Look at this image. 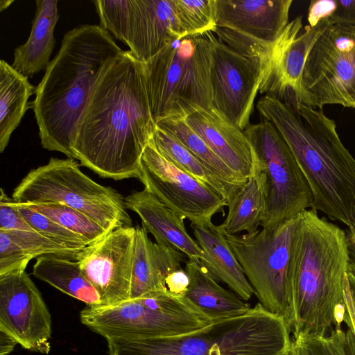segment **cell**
<instances>
[{
	"label": "cell",
	"mask_w": 355,
	"mask_h": 355,
	"mask_svg": "<svg viewBox=\"0 0 355 355\" xmlns=\"http://www.w3.org/2000/svg\"><path fill=\"white\" fill-rule=\"evenodd\" d=\"M184 120L237 178L245 182L254 171L256 157L244 130L214 108L198 109Z\"/></svg>",
	"instance_id": "d6986e66"
},
{
	"label": "cell",
	"mask_w": 355,
	"mask_h": 355,
	"mask_svg": "<svg viewBox=\"0 0 355 355\" xmlns=\"http://www.w3.org/2000/svg\"><path fill=\"white\" fill-rule=\"evenodd\" d=\"M329 22L355 26V0H335Z\"/></svg>",
	"instance_id": "74e56055"
},
{
	"label": "cell",
	"mask_w": 355,
	"mask_h": 355,
	"mask_svg": "<svg viewBox=\"0 0 355 355\" xmlns=\"http://www.w3.org/2000/svg\"><path fill=\"white\" fill-rule=\"evenodd\" d=\"M14 203L26 220L39 234L71 248L82 250L87 245L85 241L78 234L40 212L15 201Z\"/></svg>",
	"instance_id": "836d02e7"
},
{
	"label": "cell",
	"mask_w": 355,
	"mask_h": 355,
	"mask_svg": "<svg viewBox=\"0 0 355 355\" xmlns=\"http://www.w3.org/2000/svg\"><path fill=\"white\" fill-rule=\"evenodd\" d=\"M135 234V227H119L77 254L84 276L99 295V306L130 299Z\"/></svg>",
	"instance_id": "9a60e30c"
},
{
	"label": "cell",
	"mask_w": 355,
	"mask_h": 355,
	"mask_svg": "<svg viewBox=\"0 0 355 355\" xmlns=\"http://www.w3.org/2000/svg\"><path fill=\"white\" fill-rule=\"evenodd\" d=\"M335 0H313L308 10V21L313 27L321 21H329Z\"/></svg>",
	"instance_id": "f35d334b"
},
{
	"label": "cell",
	"mask_w": 355,
	"mask_h": 355,
	"mask_svg": "<svg viewBox=\"0 0 355 355\" xmlns=\"http://www.w3.org/2000/svg\"><path fill=\"white\" fill-rule=\"evenodd\" d=\"M189 285L185 296L214 321L238 316L251 307L232 291L220 286L200 260L188 259Z\"/></svg>",
	"instance_id": "cb8c5ba5"
},
{
	"label": "cell",
	"mask_w": 355,
	"mask_h": 355,
	"mask_svg": "<svg viewBox=\"0 0 355 355\" xmlns=\"http://www.w3.org/2000/svg\"><path fill=\"white\" fill-rule=\"evenodd\" d=\"M244 132L255 164L266 177V211L261 227H272L312 208L313 198L293 153L277 128L264 119Z\"/></svg>",
	"instance_id": "30bf717a"
},
{
	"label": "cell",
	"mask_w": 355,
	"mask_h": 355,
	"mask_svg": "<svg viewBox=\"0 0 355 355\" xmlns=\"http://www.w3.org/2000/svg\"><path fill=\"white\" fill-rule=\"evenodd\" d=\"M216 0H173L182 37L202 35L216 30Z\"/></svg>",
	"instance_id": "1f68e13d"
},
{
	"label": "cell",
	"mask_w": 355,
	"mask_h": 355,
	"mask_svg": "<svg viewBox=\"0 0 355 355\" xmlns=\"http://www.w3.org/2000/svg\"><path fill=\"white\" fill-rule=\"evenodd\" d=\"M0 231L35 232L21 214L14 200L5 193L3 188L0 194Z\"/></svg>",
	"instance_id": "8d00e7d4"
},
{
	"label": "cell",
	"mask_w": 355,
	"mask_h": 355,
	"mask_svg": "<svg viewBox=\"0 0 355 355\" xmlns=\"http://www.w3.org/2000/svg\"><path fill=\"white\" fill-rule=\"evenodd\" d=\"M182 37L173 0H130L125 44L136 59L145 62Z\"/></svg>",
	"instance_id": "ac0fdd59"
},
{
	"label": "cell",
	"mask_w": 355,
	"mask_h": 355,
	"mask_svg": "<svg viewBox=\"0 0 355 355\" xmlns=\"http://www.w3.org/2000/svg\"><path fill=\"white\" fill-rule=\"evenodd\" d=\"M18 344L16 340L8 333L0 329V355H8Z\"/></svg>",
	"instance_id": "7bdbcfd3"
},
{
	"label": "cell",
	"mask_w": 355,
	"mask_h": 355,
	"mask_svg": "<svg viewBox=\"0 0 355 355\" xmlns=\"http://www.w3.org/2000/svg\"><path fill=\"white\" fill-rule=\"evenodd\" d=\"M19 204L41 213L64 227L78 234L85 241L87 245L100 240L109 233L86 214L64 205L58 203Z\"/></svg>",
	"instance_id": "4dcf8cb0"
},
{
	"label": "cell",
	"mask_w": 355,
	"mask_h": 355,
	"mask_svg": "<svg viewBox=\"0 0 355 355\" xmlns=\"http://www.w3.org/2000/svg\"><path fill=\"white\" fill-rule=\"evenodd\" d=\"M302 20V16L295 17L274 42L259 45L252 53L251 58L257 62L260 71V93L301 102L306 58L320 35L331 25L328 21H321L313 27L306 26L300 34Z\"/></svg>",
	"instance_id": "4fadbf2b"
},
{
	"label": "cell",
	"mask_w": 355,
	"mask_h": 355,
	"mask_svg": "<svg viewBox=\"0 0 355 355\" xmlns=\"http://www.w3.org/2000/svg\"><path fill=\"white\" fill-rule=\"evenodd\" d=\"M165 206L191 223L211 220L227 201L202 182L179 169L155 148L151 139L141 157L137 178Z\"/></svg>",
	"instance_id": "7c38bea8"
},
{
	"label": "cell",
	"mask_w": 355,
	"mask_h": 355,
	"mask_svg": "<svg viewBox=\"0 0 355 355\" xmlns=\"http://www.w3.org/2000/svg\"><path fill=\"white\" fill-rule=\"evenodd\" d=\"M156 125L178 141L225 182L237 189L245 183L237 178L184 119L165 118L157 121Z\"/></svg>",
	"instance_id": "f1b7e54d"
},
{
	"label": "cell",
	"mask_w": 355,
	"mask_h": 355,
	"mask_svg": "<svg viewBox=\"0 0 355 355\" xmlns=\"http://www.w3.org/2000/svg\"><path fill=\"white\" fill-rule=\"evenodd\" d=\"M293 153L313 198L311 209L350 225L355 206V159L322 109L265 94L257 104Z\"/></svg>",
	"instance_id": "277c9868"
},
{
	"label": "cell",
	"mask_w": 355,
	"mask_h": 355,
	"mask_svg": "<svg viewBox=\"0 0 355 355\" xmlns=\"http://www.w3.org/2000/svg\"><path fill=\"white\" fill-rule=\"evenodd\" d=\"M299 215L252 234L225 235L259 302L268 311L293 322L288 270Z\"/></svg>",
	"instance_id": "9c48e42d"
},
{
	"label": "cell",
	"mask_w": 355,
	"mask_h": 355,
	"mask_svg": "<svg viewBox=\"0 0 355 355\" xmlns=\"http://www.w3.org/2000/svg\"><path fill=\"white\" fill-rule=\"evenodd\" d=\"M292 0H216L217 38L231 46L243 42L267 45L288 24Z\"/></svg>",
	"instance_id": "e0dca14e"
},
{
	"label": "cell",
	"mask_w": 355,
	"mask_h": 355,
	"mask_svg": "<svg viewBox=\"0 0 355 355\" xmlns=\"http://www.w3.org/2000/svg\"><path fill=\"white\" fill-rule=\"evenodd\" d=\"M291 332L284 318L258 303L189 334L107 342L109 355H289Z\"/></svg>",
	"instance_id": "5b68a950"
},
{
	"label": "cell",
	"mask_w": 355,
	"mask_h": 355,
	"mask_svg": "<svg viewBox=\"0 0 355 355\" xmlns=\"http://www.w3.org/2000/svg\"><path fill=\"white\" fill-rule=\"evenodd\" d=\"M155 129L143 63L124 51L93 88L77 126L74 159L104 178H138Z\"/></svg>",
	"instance_id": "6da1fadb"
},
{
	"label": "cell",
	"mask_w": 355,
	"mask_h": 355,
	"mask_svg": "<svg viewBox=\"0 0 355 355\" xmlns=\"http://www.w3.org/2000/svg\"><path fill=\"white\" fill-rule=\"evenodd\" d=\"M31 261L42 256L53 255L76 259L80 251L60 244L34 231L6 232Z\"/></svg>",
	"instance_id": "d6a6232c"
},
{
	"label": "cell",
	"mask_w": 355,
	"mask_h": 355,
	"mask_svg": "<svg viewBox=\"0 0 355 355\" xmlns=\"http://www.w3.org/2000/svg\"><path fill=\"white\" fill-rule=\"evenodd\" d=\"M346 305L355 331V275L348 272L345 282Z\"/></svg>",
	"instance_id": "60d3db41"
},
{
	"label": "cell",
	"mask_w": 355,
	"mask_h": 355,
	"mask_svg": "<svg viewBox=\"0 0 355 355\" xmlns=\"http://www.w3.org/2000/svg\"><path fill=\"white\" fill-rule=\"evenodd\" d=\"M190 225L203 252L202 265L242 300H249L254 294V290L226 239L222 225H214L211 220Z\"/></svg>",
	"instance_id": "7402d4cb"
},
{
	"label": "cell",
	"mask_w": 355,
	"mask_h": 355,
	"mask_svg": "<svg viewBox=\"0 0 355 355\" xmlns=\"http://www.w3.org/2000/svg\"><path fill=\"white\" fill-rule=\"evenodd\" d=\"M12 197L21 204L67 205L86 214L109 232L132 226L121 194L89 178L71 158L51 157L47 164L31 170Z\"/></svg>",
	"instance_id": "ba28073f"
},
{
	"label": "cell",
	"mask_w": 355,
	"mask_h": 355,
	"mask_svg": "<svg viewBox=\"0 0 355 355\" xmlns=\"http://www.w3.org/2000/svg\"><path fill=\"white\" fill-rule=\"evenodd\" d=\"M343 322L324 336H298L292 340L289 355H355V331L347 308Z\"/></svg>",
	"instance_id": "f546056e"
},
{
	"label": "cell",
	"mask_w": 355,
	"mask_h": 355,
	"mask_svg": "<svg viewBox=\"0 0 355 355\" xmlns=\"http://www.w3.org/2000/svg\"><path fill=\"white\" fill-rule=\"evenodd\" d=\"M142 63L155 122L214 108L207 34L176 40Z\"/></svg>",
	"instance_id": "8992f818"
},
{
	"label": "cell",
	"mask_w": 355,
	"mask_h": 355,
	"mask_svg": "<svg viewBox=\"0 0 355 355\" xmlns=\"http://www.w3.org/2000/svg\"><path fill=\"white\" fill-rule=\"evenodd\" d=\"M0 329L26 349L51 350V314L25 271L0 276Z\"/></svg>",
	"instance_id": "2e32d148"
},
{
	"label": "cell",
	"mask_w": 355,
	"mask_h": 355,
	"mask_svg": "<svg viewBox=\"0 0 355 355\" xmlns=\"http://www.w3.org/2000/svg\"><path fill=\"white\" fill-rule=\"evenodd\" d=\"M130 299L167 291L166 278L181 268L185 255L178 250L153 243L148 232L136 226Z\"/></svg>",
	"instance_id": "44dd1931"
},
{
	"label": "cell",
	"mask_w": 355,
	"mask_h": 355,
	"mask_svg": "<svg viewBox=\"0 0 355 355\" xmlns=\"http://www.w3.org/2000/svg\"><path fill=\"white\" fill-rule=\"evenodd\" d=\"M151 141L166 160L214 189L227 202L239 189L220 180L182 144L157 125Z\"/></svg>",
	"instance_id": "83f0119b"
},
{
	"label": "cell",
	"mask_w": 355,
	"mask_h": 355,
	"mask_svg": "<svg viewBox=\"0 0 355 355\" xmlns=\"http://www.w3.org/2000/svg\"><path fill=\"white\" fill-rule=\"evenodd\" d=\"M33 275L89 306L100 305L98 292L84 276L76 260L53 255L40 257L33 266Z\"/></svg>",
	"instance_id": "484cf974"
},
{
	"label": "cell",
	"mask_w": 355,
	"mask_h": 355,
	"mask_svg": "<svg viewBox=\"0 0 355 355\" xmlns=\"http://www.w3.org/2000/svg\"><path fill=\"white\" fill-rule=\"evenodd\" d=\"M80 318L106 340L182 336L214 322L185 295L168 290L110 306H88L81 311Z\"/></svg>",
	"instance_id": "52a82bcc"
},
{
	"label": "cell",
	"mask_w": 355,
	"mask_h": 355,
	"mask_svg": "<svg viewBox=\"0 0 355 355\" xmlns=\"http://www.w3.org/2000/svg\"><path fill=\"white\" fill-rule=\"evenodd\" d=\"M128 209L141 218L142 227L156 243L183 253L188 259L204 260L203 252L188 233L182 218L165 206L155 196L144 189L124 198Z\"/></svg>",
	"instance_id": "ffe728a7"
},
{
	"label": "cell",
	"mask_w": 355,
	"mask_h": 355,
	"mask_svg": "<svg viewBox=\"0 0 355 355\" xmlns=\"http://www.w3.org/2000/svg\"><path fill=\"white\" fill-rule=\"evenodd\" d=\"M93 3L100 26L125 44L130 0H96Z\"/></svg>",
	"instance_id": "e575fe53"
},
{
	"label": "cell",
	"mask_w": 355,
	"mask_h": 355,
	"mask_svg": "<svg viewBox=\"0 0 355 355\" xmlns=\"http://www.w3.org/2000/svg\"><path fill=\"white\" fill-rule=\"evenodd\" d=\"M266 202V177L254 164L251 176L228 202L227 215L221 224L225 234L257 231L264 219Z\"/></svg>",
	"instance_id": "d4e9b609"
},
{
	"label": "cell",
	"mask_w": 355,
	"mask_h": 355,
	"mask_svg": "<svg viewBox=\"0 0 355 355\" xmlns=\"http://www.w3.org/2000/svg\"><path fill=\"white\" fill-rule=\"evenodd\" d=\"M58 0H37L30 35L14 51L12 67L27 78H32L50 63L56 43L54 30L60 18Z\"/></svg>",
	"instance_id": "603a6c76"
},
{
	"label": "cell",
	"mask_w": 355,
	"mask_h": 355,
	"mask_svg": "<svg viewBox=\"0 0 355 355\" xmlns=\"http://www.w3.org/2000/svg\"><path fill=\"white\" fill-rule=\"evenodd\" d=\"M35 91L28 78L6 61H0V152L8 144L28 107V100Z\"/></svg>",
	"instance_id": "4316f807"
},
{
	"label": "cell",
	"mask_w": 355,
	"mask_h": 355,
	"mask_svg": "<svg viewBox=\"0 0 355 355\" xmlns=\"http://www.w3.org/2000/svg\"><path fill=\"white\" fill-rule=\"evenodd\" d=\"M210 83L213 107L244 130L250 123L259 92L260 71L255 60L233 49L211 33Z\"/></svg>",
	"instance_id": "5bb4252c"
},
{
	"label": "cell",
	"mask_w": 355,
	"mask_h": 355,
	"mask_svg": "<svg viewBox=\"0 0 355 355\" xmlns=\"http://www.w3.org/2000/svg\"><path fill=\"white\" fill-rule=\"evenodd\" d=\"M165 282L168 291L178 295H184L189 285V276L182 268L169 273Z\"/></svg>",
	"instance_id": "ab89813d"
},
{
	"label": "cell",
	"mask_w": 355,
	"mask_h": 355,
	"mask_svg": "<svg viewBox=\"0 0 355 355\" xmlns=\"http://www.w3.org/2000/svg\"><path fill=\"white\" fill-rule=\"evenodd\" d=\"M349 230L346 234L349 254V272L355 275V206Z\"/></svg>",
	"instance_id": "b9f144b4"
},
{
	"label": "cell",
	"mask_w": 355,
	"mask_h": 355,
	"mask_svg": "<svg viewBox=\"0 0 355 355\" xmlns=\"http://www.w3.org/2000/svg\"><path fill=\"white\" fill-rule=\"evenodd\" d=\"M12 2H13V1H3V0H1L0 1V10L3 11V10L6 9Z\"/></svg>",
	"instance_id": "ee69618b"
},
{
	"label": "cell",
	"mask_w": 355,
	"mask_h": 355,
	"mask_svg": "<svg viewBox=\"0 0 355 355\" xmlns=\"http://www.w3.org/2000/svg\"><path fill=\"white\" fill-rule=\"evenodd\" d=\"M123 51L100 25L82 24L64 35L33 102L43 148L74 159L77 126L93 88L106 66Z\"/></svg>",
	"instance_id": "3957f363"
},
{
	"label": "cell",
	"mask_w": 355,
	"mask_h": 355,
	"mask_svg": "<svg viewBox=\"0 0 355 355\" xmlns=\"http://www.w3.org/2000/svg\"><path fill=\"white\" fill-rule=\"evenodd\" d=\"M29 262L8 232L0 231V276L24 272Z\"/></svg>",
	"instance_id": "d590c367"
},
{
	"label": "cell",
	"mask_w": 355,
	"mask_h": 355,
	"mask_svg": "<svg viewBox=\"0 0 355 355\" xmlns=\"http://www.w3.org/2000/svg\"><path fill=\"white\" fill-rule=\"evenodd\" d=\"M349 272L346 234L313 209L299 214L288 270L293 338L324 336L341 327Z\"/></svg>",
	"instance_id": "7a4b0ae2"
},
{
	"label": "cell",
	"mask_w": 355,
	"mask_h": 355,
	"mask_svg": "<svg viewBox=\"0 0 355 355\" xmlns=\"http://www.w3.org/2000/svg\"><path fill=\"white\" fill-rule=\"evenodd\" d=\"M301 102L315 108H355V26L329 25L312 46L302 77Z\"/></svg>",
	"instance_id": "8fae6325"
}]
</instances>
